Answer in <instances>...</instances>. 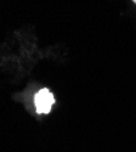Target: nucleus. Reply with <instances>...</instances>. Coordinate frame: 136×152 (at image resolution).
<instances>
[{
  "mask_svg": "<svg viewBox=\"0 0 136 152\" xmlns=\"http://www.w3.org/2000/svg\"><path fill=\"white\" fill-rule=\"evenodd\" d=\"M34 104L36 112L40 113V115H46L51 111V107L55 104V97L50 90L44 88V89L36 93L34 97Z\"/></svg>",
  "mask_w": 136,
  "mask_h": 152,
  "instance_id": "1",
  "label": "nucleus"
},
{
  "mask_svg": "<svg viewBox=\"0 0 136 152\" xmlns=\"http://www.w3.org/2000/svg\"><path fill=\"white\" fill-rule=\"evenodd\" d=\"M132 1H134V3H135V4H136V0H132Z\"/></svg>",
  "mask_w": 136,
  "mask_h": 152,
  "instance_id": "2",
  "label": "nucleus"
}]
</instances>
